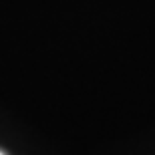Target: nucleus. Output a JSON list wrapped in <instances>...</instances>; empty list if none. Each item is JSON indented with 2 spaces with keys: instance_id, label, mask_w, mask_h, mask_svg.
I'll return each instance as SVG.
<instances>
[{
  "instance_id": "nucleus-1",
  "label": "nucleus",
  "mask_w": 155,
  "mask_h": 155,
  "mask_svg": "<svg viewBox=\"0 0 155 155\" xmlns=\"http://www.w3.org/2000/svg\"><path fill=\"white\" fill-rule=\"evenodd\" d=\"M0 155H4V153H2V151H0Z\"/></svg>"
}]
</instances>
